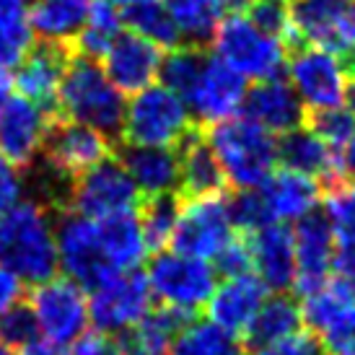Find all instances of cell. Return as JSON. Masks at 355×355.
I'll return each mask as SVG.
<instances>
[{
    "label": "cell",
    "instance_id": "obj_10",
    "mask_svg": "<svg viewBox=\"0 0 355 355\" xmlns=\"http://www.w3.org/2000/svg\"><path fill=\"white\" fill-rule=\"evenodd\" d=\"M140 200L143 195L128 174L125 164L109 156L73 182L70 210H78L94 220H101L122 210H135Z\"/></svg>",
    "mask_w": 355,
    "mask_h": 355
},
{
    "label": "cell",
    "instance_id": "obj_31",
    "mask_svg": "<svg viewBox=\"0 0 355 355\" xmlns=\"http://www.w3.org/2000/svg\"><path fill=\"white\" fill-rule=\"evenodd\" d=\"M31 19L26 0H0V73L16 68L31 50Z\"/></svg>",
    "mask_w": 355,
    "mask_h": 355
},
{
    "label": "cell",
    "instance_id": "obj_4",
    "mask_svg": "<svg viewBox=\"0 0 355 355\" xmlns=\"http://www.w3.org/2000/svg\"><path fill=\"white\" fill-rule=\"evenodd\" d=\"M213 50L231 68L249 78H286L288 60L283 44L267 37L249 21L247 13H228L220 19L213 37Z\"/></svg>",
    "mask_w": 355,
    "mask_h": 355
},
{
    "label": "cell",
    "instance_id": "obj_21",
    "mask_svg": "<svg viewBox=\"0 0 355 355\" xmlns=\"http://www.w3.org/2000/svg\"><path fill=\"white\" fill-rule=\"evenodd\" d=\"M244 117L259 122L270 132H288L304 128L306 104L296 86H288L286 78H259L241 101Z\"/></svg>",
    "mask_w": 355,
    "mask_h": 355
},
{
    "label": "cell",
    "instance_id": "obj_3",
    "mask_svg": "<svg viewBox=\"0 0 355 355\" xmlns=\"http://www.w3.org/2000/svg\"><path fill=\"white\" fill-rule=\"evenodd\" d=\"M207 140L226 168L231 187H259L277 166L275 138L244 114L207 125Z\"/></svg>",
    "mask_w": 355,
    "mask_h": 355
},
{
    "label": "cell",
    "instance_id": "obj_25",
    "mask_svg": "<svg viewBox=\"0 0 355 355\" xmlns=\"http://www.w3.org/2000/svg\"><path fill=\"white\" fill-rule=\"evenodd\" d=\"M198 319V314L177 309V306L161 304L158 309H150L146 319L117 335L119 353L122 355H166L171 343L184 327Z\"/></svg>",
    "mask_w": 355,
    "mask_h": 355
},
{
    "label": "cell",
    "instance_id": "obj_46",
    "mask_svg": "<svg viewBox=\"0 0 355 355\" xmlns=\"http://www.w3.org/2000/svg\"><path fill=\"white\" fill-rule=\"evenodd\" d=\"M322 340L329 355H355V314L337 329L327 332Z\"/></svg>",
    "mask_w": 355,
    "mask_h": 355
},
{
    "label": "cell",
    "instance_id": "obj_43",
    "mask_svg": "<svg viewBox=\"0 0 355 355\" xmlns=\"http://www.w3.org/2000/svg\"><path fill=\"white\" fill-rule=\"evenodd\" d=\"M216 272L223 277H239V275L257 272L252 244H249V234L239 231L236 236L223 247V252L216 257Z\"/></svg>",
    "mask_w": 355,
    "mask_h": 355
},
{
    "label": "cell",
    "instance_id": "obj_54",
    "mask_svg": "<svg viewBox=\"0 0 355 355\" xmlns=\"http://www.w3.org/2000/svg\"><path fill=\"white\" fill-rule=\"evenodd\" d=\"M0 355H13V353H10V345L3 340V337H0Z\"/></svg>",
    "mask_w": 355,
    "mask_h": 355
},
{
    "label": "cell",
    "instance_id": "obj_34",
    "mask_svg": "<svg viewBox=\"0 0 355 355\" xmlns=\"http://www.w3.org/2000/svg\"><path fill=\"white\" fill-rule=\"evenodd\" d=\"M301 309H304L306 329L324 337L327 332L337 329L343 322H347L355 314V301L347 296L343 288H337L329 280V286H324L322 291H316L311 296H304Z\"/></svg>",
    "mask_w": 355,
    "mask_h": 355
},
{
    "label": "cell",
    "instance_id": "obj_23",
    "mask_svg": "<svg viewBox=\"0 0 355 355\" xmlns=\"http://www.w3.org/2000/svg\"><path fill=\"white\" fill-rule=\"evenodd\" d=\"M119 161L125 164L128 174L138 184L143 198L179 192L182 182V161L174 146H135L125 143L119 150Z\"/></svg>",
    "mask_w": 355,
    "mask_h": 355
},
{
    "label": "cell",
    "instance_id": "obj_9",
    "mask_svg": "<svg viewBox=\"0 0 355 355\" xmlns=\"http://www.w3.org/2000/svg\"><path fill=\"white\" fill-rule=\"evenodd\" d=\"M91 322L99 332L122 335L143 322L153 306L148 275L138 270H122L91 291Z\"/></svg>",
    "mask_w": 355,
    "mask_h": 355
},
{
    "label": "cell",
    "instance_id": "obj_38",
    "mask_svg": "<svg viewBox=\"0 0 355 355\" xmlns=\"http://www.w3.org/2000/svg\"><path fill=\"white\" fill-rule=\"evenodd\" d=\"M226 207L234 228L244 231V234L277 223L275 210L270 205V198L262 189V184L259 187H236V192H231L226 198Z\"/></svg>",
    "mask_w": 355,
    "mask_h": 355
},
{
    "label": "cell",
    "instance_id": "obj_15",
    "mask_svg": "<svg viewBox=\"0 0 355 355\" xmlns=\"http://www.w3.org/2000/svg\"><path fill=\"white\" fill-rule=\"evenodd\" d=\"M288 78L293 80L306 107H337L345 101L347 70L335 52L306 44L288 58Z\"/></svg>",
    "mask_w": 355,
    "mask_h": 355
},
{
    "label": "cell",
    "instance_id": "obj_12",
    "mask_svg": "<svg viewBox=\"0 0 355 355\" xmlns=\"http://www.w3.org/2000/svg\"><path fill=\"white\" fill-rule=\"evenodd\" d=\"M234 236L226 198L187 200L179 213L171 249L200 259H216Z\"/></svg>",
    "mask_w": 355,
    "mask_h": 355
},
{
    "label": "cell",
    "instance_id": "obj_50",
    "mask_svg": "<svg viewBox=\"0 0 355 355\" xmlns=\"http://www.w3.org/2000/svg\"><path fill=\"white\" fill-rule=\"evenodd\" d=\"M10 99V89H8V73H0V114Z\"/></svg>",
    "mask_w": 355,
    "mask_h": 355
},
{
    "label": "cell",
    "instance_id": "obj_8",
    "mask_svg": "<svg viewBox=\"0 0 355 355\" xmlns=\"http://www.w3.org/2000/svg\"><path fill=\"white\" fill-rule=\"evenodd\" d=\"M29 306L44 340L55 345H73L86 335L91 322V306L83 293V286L65 277H50L37 283L29 296Z\"/></svg>",
    "mask_w": 355,
    "mask_h": 355
},
{
    "label": "cell",
    "instance_id": "obj_17",
    "mask_svg": "<svg viewBox=\"0 0 355 355\" xmlns=\"http://www.w3.org/2000/svg\"><path fill=\"white\" fill-rule=\"evenodd\" d=\"M52 112L26 96H10L0 114V156L8 158L16 168H26L37 161L44 148V138L52 122Z\"/></svg>",
    "mask_w": 355,
    "mask_h": 355
},
{
    "label": "cell",
    "instance_id": "obj_32",
    "mask_svg": "<svg viewBox=\"0 0 355 355\" xmlns=\"http://www.w3.org/2000/svg\"><path fill=\"white\" fill-rule=\"evenodd\" d=\"M125 26L146 40L156 42L164 50L182 44V31L164 0H140L125 8Z\"/></svg>",
    "mask_w": 355,
    "mask_h": 355
},
{
    "label": "cell",
    "instance_id": "obj_11",
    "mask_svg": "<svg viewBox=\"0 0 355 355\" xmlns=\"http://www.w3.org/2000/svg\"><path fill=\"white\" fill-rule=\"evenodd\" d=\"M109 156H112V143L101 130L83 125L78 119L60 117V114L52 117L42 158L52 168H58L60 174L78 179L83 171H89L91 166L101 164Z\"/></svg>",
    "mask_w": 355,
    "mask_h": 355
},
{
    "label": "cell",
    "instance_id": "obj_47",
    "mask_svg": "<svg viewBox=\"0 0 355 355\" xmlns=\"http://www.w3.org/2000/svg\"><path fill=\"white\" fill-rule=\"evenodd\" d=\"M24 296V286L21 277L10 270V267L0 265V316L8 311L10 306H16Z\"/></svg>",
    "mask_w": 355,
    "mask_h": 355
},
{
    "label": "cell",
    "instance_id": "obj_5",
    "mask_svg": "<svg viewBox=\"0 0 355 355\" xmlns=\"http://www.w3.org/2000/svg\"><path fill=\"white\" fill-rule=\"evenodd\" d=\"M195 122L187 101L168 86H153L132 94L128 104L122 140L135 146H177Z\"/></svg>",
    "mask_w": 355,
    "mask_h": 355
},
{
    "label": "cell",
    "instance_id": "obj_55",
    "mask_svg": "<svg viewBox=\"0 0 355 355\" xmlns=\"http://www.w3.org/2000/svg\"><path fill=\"white\" fill-rule=\"evenodd\" d=\"M119 8H128V6H132V3H140V0H114Z\"/></svg>",
    "mask_w": 355,
    "mask_h": 355
},
{
    "label": "cell",
    "instance_id": "obj_28",
    "mask_svg": "<svg viewBox=\"0 0 355 355\" xmlns=\"http://www.w3.org/2000/svg\"><path fill=\"white\" fill-rule=\"evenodd\" d=\"M99 231L114 270H119V272L122 270H138V265L146 259L150 249L146 231H143V223H140L138 207L101 218Z\"/></svg>",
    "mask_w": 355,
    "mask_h": 355
},
{
    "label": "cell",
    "instance_id": "obj_27",
    "mask_svg": "<svg viewBox=\"0 0 355 355\" xmlns=\"http://www.w3.org/2000/svg\"><path fill=\"white\" fill-rule=\"evenodd\" d=\"M91 6L94 0H31V29L44 42L76 47V40L89 21Z\"/></svg>",
    "mask_w": 355,
    "mask_h": 355
},
{
    "label": "cell",
    "instance_id": "obj_51",
    "mask_svg": "<svg viewBox=\"0 0 355 355\" xmlns=\"http://www.w3.org/2000/svg\"><path fill=\"white\" fill-rule=\"evenodd\" d=\"M345 101L347 107L355 112V78L353 76H347V86H345Z\"/></svg>",
    "mask_w": 355,
    "mask_h": 355
},
{
    "label": "cell",
    "instance_id": "obj_7",
    "mask_svg": "<svg viewBox=\"0 0 355 355\" xmlns=\"http://www.w3.org/2000/svg\"><path fill=\"white\" fill-rule=\"evenodd\" d=\"M148 283L158 304L198 314L218 288V272L200 257L161 249L148 265Z\"/></svg>",
    "mask_w": 355,
    "mask_h": 355
},
{
    "label": "cell",
    "instance_id": "obj_37",
    "mask_svg": "<svg viewBox=\"0 0 355 355\" xmlns=\"http://www.w3.org/2000/svg\"><path fill=\"white\" fill-rule=\"evenodd\" d=\"M210 58L205 44H179L174 50H168V55L161 62V80L164 86L179 94L182 99L187 101V96L192 94V89L198 86L200 76L205 70V62Z\"/></svg>",
    "mask_w": 355,
    "mask_h": 355
},
{
    "label": "cell",
    "instance_id": "obj_13",
    "mask_svg": "<svg viewBox=\"0 0 355 355\" xmlns=\"http://www.w3.org/2000/svg\"><path fill=\"white\" fill-rule=\"evenodd\" d=\"M293 234H296L298 257L296 291L298 296H311L324 286H329V280H332L329 272L335 265L337 231L329 210L314 205L309 213L298 218Z\"/></svg>",
    "mask_w": 355,
    "mask_h": 355
},
{
    "label": "cell",
    "instance_id": "obj_19",
    "mask_svg": "<svg viewBox=\"0 0 355 355\" xmlns=\"http://www.w3.org/2000/svg\"><path fill=\"white\" fill-rule=\"evenodd\" d=\"M247 91L249 89L244 73L231 68L226 60H220L218 55H210L198 86L187 96V107L195 114V122L207 128L213 122L234 117L241 109Z\"/></svg>",
    "mask_w": 355,
    "mask_h": 355
},
{
    "label": "cell",
    "instance_id": "obj_48",
    "mask_svg": "<svg viewBox=\"0 0 355 355\" xmlns=\"http://www.w3.org/2000/svg\"><path fill=\"white\" fill-rule=\"evenodd\" d=\"M19 355H65L62 350H60V345H55V343H40V340H34V343H29V345L19 347Z\"/></svg>",
    "mask_w": 355,
    "mask_h": 355
},
{
    "label": "cell",
    "instance_id": "obj_14",
    "mask_svg": "<svg viewBox=\"0 0 355 355\" xmlns=\"http://www.w3.org/2000/svg\"><path fill=\"white\" fill-rule=\"evenodd\" d=\"M291 16L314 47L340 58L355 47V0H291Z\"/></svg>",
    "mask_w": 355,
    "mask_h": 355
},
{
    "label": "cell",
    "instance_id": "obj_49",
    "mask_svg": "<svg viewBox=\"0 0 355 355\" xmlns=\"http://www.w3.org/2000/svg\"><path fill=\"white\" fill-rule=\"evenodd\" d=\"M343 164H345V171L355 179V135L350 138V143L345 146V156H343Z\"/></svg>",
    "mask_w": 355,
    "mask_h": 355
},
{
    "label": "cell",
    "instance_id": "obj_30",
    "mask_svg": "<svg viewBox=\"0 0 355 355\" xmlns=\"http://www.w3.org/2000/svg\"><path fill=\"white\" fill-rule=\"evenodd\" d=\"M244 340L213 319H192L168 347V355H247Z\"/></svg>",
    "mask_w": 355,
    "mask_h": 355
},
{
    "label": "cell",
    "instance_id": "obj_20",
    "mask_svg": "<svg viewBox=\"0 0 355 355\" xmlns=\"http://www.w3.org/2000/svg\"><path fill=\"white\" fill-rule=\"evenodd\" d=\"M161 47L135 31H122L104 55V70L122 94L148 89L161 73Z\"/></svg>",
    "mask_w": 355,
    "mask_h": 355
},
{
    "label": "cell",
    "instance_id": "obj_16",
    "mask_svg": "<svg viewBox=\"0 0 355 355\" xmlns=\"http://www.w3.org/2000/svg\"><path fill=\"white\" fill-rule=\"evenodd\" d=\"M73 55H76L73 44L44 40L40 44H31V50L16 65V76H13V83L21 96L37 101L47 112L58 114L60 86L65 80Z\"/></svg>",
    "mask_w": 355,
    "mask_h": 355
},
{
    "label": "cell",
    "instance_id": "obj_1",
    "mask_svg": "<svg viewBox=\"0 0 355 355\" xmlns=\"http://www.w3.org/2000/svg\"><path fill=\"white\" fill-rule=\"evenodd\" d=\"M0 265L31 286L55 277L60 267L58 234L44 202L19 200L0 216Z\"/></svg>",
    "mask_w": 355,
    "mask_h": 355
},
{
    "label": "cell",
    "instance_id": "obj_2",
    "mask_svg": "<svg viewBox=\"0 0 355 355\" xmlns=\"http://www.w3.org/2000/svg\"><path fill=\"white\" fill-rule=\"evenodd\" d=\"M58 112L62 117L101 130L109 138H122L128 104L96 58L76 52L60 86Z\"/></svg>",
    "mask_w": 355,
    "mask_h": 355
},
{
    "label": "cell",
    "instance_id": "obj_24",
    "mask_svg": "<svg viewBox=\"0 0 355 355\" xmlns=\"http://www.w3.org/2000/svg\"><path fill=\"white\" fill-rule=\"evenodd\" d=\"M265 298H267L265 280L257 277L254 272L239 277H226L216 288L213 298L207 301L205 311L213 322H218L220 327H226V329H231V332H236L241 337L244 329L249 327V322L259 311V306H262Z\"/></svg>",
    "mask_w": 355,
    "mask_h": 355
},
{
    "label": "cell",
    "instance_id": "obj_53",
    "mask_svg": "<svg viewBox=\"0 0 355 355\" xmlns=\"http://www.w3.org/2000/svg\"><path fill=\"white\" fill-rule=\"evenodd\" d=\"M249 355H280L277 347H262V350H249Z\"/></svg>",
    "mask_w": 355,
    "mask_h": 355
},
{
    "label": "cell",
    "instance_id": "obj_39",
    "mask_svg": "<svg viewBox=\"0 0 355 355\" xmlns=\"http://www.w3.org/2000/svg\"><path fill=\"white\" fill-rule=\"evenodd\" d=\"M304 125L314 130L327 146H332L340 153V150H345V146L355 135V112L343 109L340 104L337 107H311L306 109Z\"/></svg>",
    "mask_w": 355,
    "mask_h": 355
},
{
    "label": "cell",
    "instance_id": "obj_6",
    "mask_svg": "<svg viewBox=\"0 0 355 355\" xmlns=\"http://www.w3.org/2000/svg\"><path fill=\"white\" fill-rule=\"evenodd\" d=\"M58 254L62 272L78 286L94 291L104 280L117 275L101 241L99 220L83 216L78 210H58Z\"/></svg>",
    "mask_w": 355,
    "mask_h": 355
},
{
    "label": "cell",
    "instance_id": "obj_42",
    "mask_svg": "<svg viewBox=\"0 0 355 355\" xmlns=\"http://www.w3.org/2000/svg\"><path fill=\"white\" fill-rule=\"evenodd\" d=\"M40 332V324H37V316L31 311L29 304H16L10 306L6 314L0 316V337L8 343L10 347H24L34 343Z\"/></svg>",
    "mask_w": 355,
    "mask_h": 355
},
{
    "label": "cell",
    "instance_id": "obj_29",
    "mask_svg": "<svg viewBox=\"0 0 355 355\" xmlns=\"http://www.w3.org/2000/svg\"><path fill=\"white\" fill-rule=\"evenodd\" d=\"M262 189H265L267 198H270V205L275 210L277 220L301 218L322 198L319 182H311V177L291 171V168L272 171L270 179L262 184Z\"/></svg>",
    "mask_w": 355,
    "mask_h": 355
},
{
    "label": "cell",
    "instance_id": "obj_40",
    "mask_svg": "<svg viewBox=\"0 0 355 355\" xmlns=\"http://www.w3.org/2000/svg\"><path fill=\"white\" fill-rule=\"evenodd\" d=\"M247 16L262 34L277 42H283V37L293 29L291 3H286V0H252Z\"/></svg>",
    "mask_w": 355,
    "mask_h": 355
},
{
    "label": "cell",
    "instance_id": "obj_22",
    "mask_svg": "<svg viewBox=\"0 0 355 355\" xmlns=\"http://www.w3.org/2000/svg\"><path fill=\"white\" fill-rule=\"evenodd\" d=\"M254 270L272 291H291L296 288L298 257H296V234L288 226L270 223V226L249 234Z\"/></svg>",
    "mask_w": 355,
    "mask_h": 355
},
{
    "label": "cell",
    "instance_id": "obj_44",
    "mask_svg": "<svg viewBox=\"0 0 355 355\" xmlns=\"http://www.w3.org/2000/svg\"><path fill=\"white\" fill-rule=\"evenodd\" d=\"M332 283L355 301V244H343L340 252H335Z\"/></svg>",
    "mask_w": 355,
    "mask_h": 355
},
{
    "label": "cell",
    "instance_id": "obj_35",
    "mask_svg": "<svg viewBox=\"0 0 355 355\" xmlns=\"http://www.w3.org/2000/svg\"><path fill=\"white\" fill-rule=\"evenodd\" d=\"M177 21L182 40L189 44H210L220 19L226 16L220 0H164Z\"/></svg>",
    "mask_w": 355,
    "mask_h": 355
},
{
    "label": "cell",
    "instance_id": "obj_41",
    "mask_svg": "<svg viewBox=\"0 0 355 355\" xmlns=\"http://www.w3.org/2000/svg\"><path fill=\"white\" fill-rule=\"evenodd\" d=\"M324 202L335 223L337 239L343 244H355V179L324 195Z\"/></svg>",
    "mask_w": 355,
    "mask_h": 355
},
{
    "label": "cell",
    "instance_id": "obj_18",
    "mask_svg": "<svg viewBox=\"0 0 355 355\" xmlns=\"http://www.w3.org/2000/svg\"><path fill=\"white\" fill-rule=\"evenodd\" d=\"M174 148L179 150V161H182L179 195L184 198V202L187 200L226 198L231 182H228V174L216 148L207 140L205 125L195 122Z\"/></svg>",
    "mask_w": 355,
    "mask_h": 355
},
{
    "label": "cell",
    "instance_id": "obj_26",
    "mask_svg": "<svg viewBox=\"0 0 355 355\" xmlns=\"http://www.w3.org/2000/svg\"><path fill=\"white\" fill-rule=\"evenodd\" d=\"M298 329H304V309L298 296H293L291 291H275L272 296L262 301L241 340L247 350H262L296 335Z\"/></svg>",
    "mask_w": 355,
    "mask_h": 355
},
{
    "label": "cell",
    "instance_id": "obj_52",
    "mask_svg": "<svg viewBox=\"0 0 355 355\" xmlns=\"http://www.w3.org/2000/svg\"><path fill=\"white\" fill-rule=\"evenodd\" d=\"M343 62H345L347 76H353V78H355V47H353L350 52H347L345 58H343Z\"/></svg>",
    "mask_w": 355,
    "mask_h": 355
},
{
    "label": "cell",
    "instance_id": "obj_33",
    "mask_svg": "<svg viewBox=\"0 0 355 355\" xmlns=\"http://www.w3.org/2000/svg\"><path fill=\"white\" fill-rule=\"evenodd\" d=\"M125 29V10L114 0H94L89 13V21L76 40V50L101 60Z\"/></svg>",
    "mask_w": 355,
    "mask_h": 355
},
{
    "label": "cell",
    "instance_id": "obj_45",
    "mask_svg": "<svg viewBox=\"0 0 355 355\" xmlns=\"http://www.w3.org/2000/svg\"><path fill=\"white\" fill-rule=\"evenodd\" d=\"M21 192H24V182L16 174V166L8 158L0 156V216L19 202Z\"/></svg>",
    "mask_w": 355,
    "mask_h": 355
},
{
    "label": "cell",
    "instance_id": "obj_36",
    "mask_svg": "<svg viewBox=\"0 0 355 355\" xmlns=\"http://www.w3.org/2000/svg\"><path fill=\"white\" fill-rule=\"evenodd\" d=\"M182 205H184V198L179 192H164V195H153V198L140 200V223H143L148 247L153 252H161V249H166L171 244Z\"/></svg>",
    "mask_w": 355,
    "mask_h": 355
}]
</instances>
